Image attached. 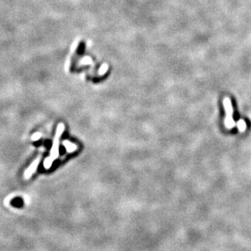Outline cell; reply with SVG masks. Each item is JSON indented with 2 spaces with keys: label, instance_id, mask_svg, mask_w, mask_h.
Listing matches in <instances>:
<instances>
[{
  "label": "cell",
  "instance_id": "6da1fadb",
  "mask_svg": "<svg viewBox=\"0 0 251 251\" xmlns=\"http://www.w3.org/2000/svg\"><path fill=\"white\" fill-rule=\"evenodd\" d=\"M65 131V125L63 124H59L56 129V132L55 134L54 138H53V142L51 146V152H50V158L51 159L55 161L59 157V148H60V139L61 136L63 134V132Z\"/></svg>",
  "mask_w": 251,
  "mask_h": 251
},
{
  "label": "cell",
  "instance_id": "3957f363",
  "mask_svg": "<svg viewBox=\"0 0 251 251\" xmlns=\"http://www.w3.org/2000/svg\"><path fill=\"white\" fill-rule=\"evenodd\" d=\"M39 163H40V157H38V159H36L34 160V162L29 166V167L26 169V171L25 172V177L26 179L30 178V177L34 174V172H36Z\"/></svg>",
  "mask_w": 251,
  "mask_h": 251
},
{
  "label": "cell",
  "instance_id": "277c9868",
  "mask_svg": "<svg viewBox=\"0 0 251 251\" xmlns=\"http://www.w3.org/2000/svg\"><path fill=\"white\" fill-rule=\"evenodd\" d=\"M63 145L65 147V149L67 150V152L69 153H73L74 152L75 150H77L78 149V146L77 145H75L74 143L70 142L69 141H67V140H65L63 142Z\"/></svg>",
  "mask_w": 251,
  "mask_h": 251
},
{
  "label": "cell",
  "instance_id": "5b68a950",
  "mask_svg": "<svg viewBox=\"0 0 251 251\" xmlns=\"http://www.w3.org/2000/svg\"><path fill=\"white\" fill-rule=\"evenodd\" d=\"M53 163V160L51 159L50 157L47 158L46 159L44 160V163H43V166L46 169H50L51 168V165Z\"/></svg>",
  "mask_w": 251,
  "mask_h": 251
},
{
  "label": "cell",
  "instance_id": "52a82bcc",
  "mask_svg": "<svg viewBox=\"0 0 251 251\" xmlns=\"http://www.w3.org/2000/svg\"><path fill=\"white\" fill-rule=\"evenodd\" d=\"M108 68H109V66L107 64H104L102 65V67L100 68V71H99V74L100 75H104L105 74L106 72L108 71Z\"/></svg>",
  "mask_w": 251,
  "mask_h": 251
},
{
  "label": "cell",
  "instance_id": "ba28073f",
  "mask_svg": "<svg viewBox=\"0 0 251 251\" xmlns=\"http://www.w3.org/2000/svg\"><path fill=\"white\" fill-rule=\"evenodd\" d=\"M41 137H42V135H41L40 132H36V133H34V134L32 135L31 139H32V141H38V140L40 139Z\"/></svg>",
  "mask_w": 251,
  "mask_h": 251
},
{
  "label": "cell",
  "instance_id": "8992f818",
  "mask_svg": "<svg viewBox=\"0 0 251 251\" xmlns=\"http://www.w3.org/2000/svg\"><path fill=\"white\" fill-rule=\"evenodd\" d=\"M237 127L241 132H244V131H245V129H246V124H245V122L243 119H240V120L238 121Z\"/></svg>",
  "mask_w": 251,
  "mask_h": 251
},
{
  "label": "cell",
  "instance_id": "7a4b0ae2",
  "mask_svg": "<svg viewBox=\"0 0 251 251\" xmlns=\"http://www.w3.org/2000/svg\"><path fill=\"white\" fill-rule=\"evenodd\" d=\"M224 107H225L226 114H227L225 120H224V124H225V126L227 127V129H231L235 126L234 119H233V117H232L233 109H232V106L231 100L228 98H225L224 99Z\"/></svg>",
  "mask_w": 251,
  "mask_h": 251
}]
</instances>
